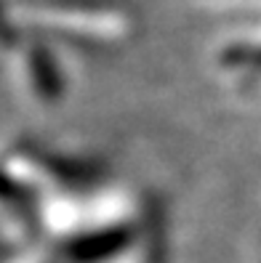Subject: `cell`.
<instances>
[{
  "label": "cell",
  "instance_id": "cell-1",
  "mask_svg": "<svg viewBox=\"0 0 261 263\" xmlns=\"http://www.w3.org/2000/svg\"><path fill=\"white\" fill-rule=\"evenodd\" d=\"M8 24L16 22L29 29H54L75 40H101L110 43L126 37L131 16L120 8L91 0H19L6 3Z\"/></svg>",
  "mask_w": 261,
  "mask_h": 263
},
{
  "label": "cell",
  "instance_id": "cell-2",
  "mask_svg": "<svg viewBox=\"0 0 261 263\" xmlns=\"http://www.w3.org/2000/svg\"><path fill=\"white\" fill-rule=\"evenodd\" d=\"M22 53L24 61V74H27V83L32 85V90L38 93V99L43 101H54L61 96V74L54 56L45 51V45L40 43H27Z\"/></svg>",
  "mask_w": 261,
  "mask_h": 263
},
{
  "label": "cell",
  "instance_id": "cell-3",
  "mask_svg": "<svg viewBox=\"0 0 261 263\" xmlns=\"http://www.w3.org/2000/svg\"><path fill=\"white\" fill-rule=\"evenodd\" d=\"M128 237L131 234L126 229L94 231V234H85V237L72 242V255L78 260H99V258H107V255H112L115 250H120Z\"/></svg>",
  "mask_w": 261,
  "mask_h": 263
},
{
  "label": "cell",
  "instance_id": "cell-4",
  "mask_svg": "<svg viewBox=\"0 0 261 263\" xmlns=\"http://www.w3.org/2000/svg\"><path fill=\"white\" fill-rule=\"evenodd\" d=\"M219 61L224 67H256L261 69V37L256 40H237L221 48Z\"/></svg>",
  "mask_w": 261,
  "mask_h": 263
}]
</instances>
